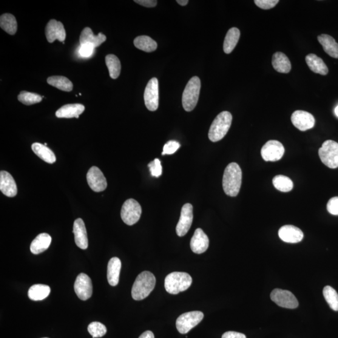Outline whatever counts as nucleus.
I'll use <instances>...</instances> for the list:
<instances>
[{
    "mask_svg": "<svg viewBox=\"0 0 338 338\" xmlns=\"http://www.w3.org/2000/svg\"><path fill=\"white\" fill-rule=\"evenodd\" d=\"M32 149L34 153L42 160L48 164L55 163V155L54 154L52 150L45 146V145L37 143H34L32 144Z\"/></svg>",
    "mask_w": 338,
    "mask_h": 338,
    "instance_id": "obj_29",
    "label": "nucleus"
},
{
    "mask_svg": "<svg viewBox=\"0 0 338 338\" xmlns=\"http://www.w3.org/2000/svg\"><path fill=\"white\" fill-rule=\"evenodd\" d=\"M106 36L102 33H99L98 35H95L93 31L89 27L85 28L79 36V43L81 45L90 44L95 48L100 46L104 42L106 41Z\"/></svg>",
    "mask_w": 338,
    "mask_h": 338,
    "instance_id": "obj_21",
    "label": "nucleus"
},
{
    "mask_svg": "<svg viewBox=\"0 0 338 338\" xmlns=\"http://www.w3.org/2000/svg\"><path fill=\"white\" fill-rule=\"evenodd\" d=\"M242 184V170L235 163L229 164L224 170L223 187L226 195L235 197L240 191Z\"/></svg>",
    "mask_w": 338,
    "mask_h": 338,
    "instance_id": "obj_1",
    "label": "nucleus"
},
{
    "mask_svg": "<svg viewBox=\"0 0 338 338\" xmlns=\"http://www.w3.org/2000/svg\"><path fill=\"white\" fill-rule=\"evenodd\" d=\"M73 234H74L76 245L82 249H87L89 246L86 227L84 221L77 218L73 224Z\"/></svg>",
    "mask_w": 338,
    "mask_h": 338,
    "instance_id": "obj_20",
    "label": "nucleus"
},
{
    "mask_svg": "<svg viewBox=\"0 0 338 338\" xmlns=\"http://www.w3.org/2000/svg\"><path fill=\"white\" fill-rule=\"evenodd\" d=\"M95 48L93 45L90 44L82 45L79 50V54L84 57H89L92 55Z\"/></svg>",
    "mask_w": 338,
    "mask_h": 338,
    "instance_id": "obj_43",
    "label": "nucleus"
},
{
    "mask_svg": "<svg viewBox=\"0 0 338 338\" xmlns=\"http://www.w3.org/2000/svg\"><path fill=\"white\" fill-rule=\"evenodd\" d=\"M272 66L277 72L288 73L291 70V64L288 56L282 52L275 53L272 56Z\"/></svg>",
    "mask_w": 338,
    "mask_h": 338,
    "instance_id": "obj_27",
    "label": "nucleus"
},
{
    "mask_svg": "<svg viewBox=\"0 0 338 338\" xmlns=\"http://www.w3.org/2000/svg\"><path fill=\"white\" fill-rule=\"evenodd\" d=\"M285 152V147L280 142L271 140L264 145L261 149V155L266 162H275L283 157Z\"/></svg>",
    "mask_w": 338,
    "mask_h": 338,
    "instance_id": "obj_10",
    "label": "nucleus"
},
{
    "mask_svg": "<svg viewBox=\"0 0 338 338\" xmlns=\"http://www.w3.org/2000/svg\"><path fill=\"white\" fill-rule=\"evenodd\" d=\"M203 312L195 311L181 315L176 321V327L181 334H187L203 320Z\"/></svg>",
    "mask_w": 338,
    "mask_h": 338,
    "instance_id": "obj_7",
    "label": "nucleus"
},
{
    "mask_svg": "<svg viewBox=\"0 0 338 338\" xmlns=\"http://www.w3.org/2000/svg\"><path fill=\"white\" fill-rule=\"evenodd\" d=\"M306 62L309 69L312 72L322 75H326L328 73V67L326 66L322 58L313 53L309 54L306 56Z\"/></svg>",
    "mask_w": 338,
    "mask_h": 338,
    "instance_id": "obj_25",
    "label": "nucleus"
},
{
    "mask_svg": "<svg viewBox=\"0 0 338 338\" xmlns=\"http://www.w3.org/2000/svg\"><path fill=\"white\" fill-rule=\"evenodd\" d=\"M50 293V288L45 285H33L28 290V295L31 300L42 301L47 298Z\"/></svg>",
    "mask_w": 338,
    "mask_h": 338,
    "instance_id": "obj_30",
    "label": "nucleus"
},
{
    "mask_svg": "<svg viewBox=\"0 0 338 338\" xmlns=\"http://www.w3.org/2000/svg\"><path fill=\"white\" fill-rule=\"evenodd\" d=\"M137 4L144 6V7L152 8L157 5V2L156 0H135Z\"/></svg>",
    "mask_w": 338,
    "mask_h": 338,
    "instance_id": "obj_44",
    "label": "nucleus"
},
{
    "mask_svg": "<svg viewBox=\"0 0 338 338\" xmlns=\"http://www.w3.org/2000/svg\"><path fill=\"white\" fill-rule=\"evenodd\" d=\"M201 81L197 76H194L187 83L183 95V106L187 112L195 109L200 97Z\"/></svg>",
    "mask_w": 338,
    "mask_h": 338,
    "instance_id": "obj_5",
    "label": "nucleus"
},
{
    "mask_svg": "<svg viewBox=\"0 0 338 338\" xmlns=\"http://www.w3.org/2000/svg\"><path fill=\"white\" fill-rule=\"evenodd\" d=\"M121 267V261L118 257H113L109 261L107 266V280L110 286L118 285Z\"/></svg>",
    "mask_w": 338,
    "mask_h": 338,
    "instance_id": "obj_22",
    "label": "nucleus"
},
{
    "mask_svg": "<svg viewBox=\"0 0 338 338\" xmlns=\"http://www.w3.org/2000/svg\"><path fill=\"white\" fill-rule=\"evenodd\" d=\"M192 277L186 272H174L167 275L165 279V289L170 294H177L190 288Z\"/></svg>",
    "mask_w": 338,
    "mask_h": 338,
    "instance_id": "obj_4",
    "label": "nucleus"
},
{
    "mask_svg": "<svg viewBox=\"0 0 338 338\" xmlns=\"http://www.w3.org/2000/svg\"><path fill=\"white\" fill-rule=\"evenodd\" d=\"M133 44L139 50L147 53L152 52L157 49V44L148 36H139L135 38Z\"/></svg>",
    "mask_w": 338,
    "mask_h": 338,
    "instance_id": "obj_32",
    "label": "nucleus"
},
{
    "mask_svg": "<svg viewBox=\"0 0 338 338\" xmlns=\"http://www.w3.org/2000/svg\"><path fill=\"white\" fill-rule=\"evenodd\" d=\"M0 190L3 194L9 197H15L18 192L13 177L10 173L4 170L0 172Z\"/></svg>",
    "mask_w": 338,
    "mask_h": 338,
    "instance_id": "obj_19",
    "label": "nucleus"
},
{
    "mask_svg": "<svg viewBox=\"0 0 338 338\" xmlns=\"http://www.w3.org/2000/svg\"><path fill=\"white\" fill-rule=\"evenodd\" d=\"M148 167L153 177L157 178L162 175L163 167H162L160 160H158V158H155L154 161L150 162Z\"/></svg>",
    "mask_w": 338,
    "mask_h": 338,
    "instance_id": "obj_39",
    "label": "nucleus"
},
{
    "mask_svg": "<svg viewBox=\"0 0 338 338\" xmlns=\"http://www.w3.org/2000/svg\"><path fill=\"white\" fill-rule=\"evenodd\" d=\"M87 180L91 189L94 192H102L107 188L106 178L98 167H91L87 173Z\"/></svg>",
    "mask_w": 338,
    "mask_h": 338,
    "instance_id": "obj_14",
    "label": "nucleus"
},
{
    "mask_svg": "<svg viewBox=\"0 0 338 338\" xmlns=\"http://www.w3.org/2000/svg\"><path fill=\"white\" fill-rule=\"evenodd\" d=\"M271 299L273 302L282 308L295 309L299 303L291 292L281 289H275L271 294Z\"/></svg>",
    "mask_w": 338,
    "mask_h": 338,
    "instance_id": "obj_9",
    "label": "nucleus"
},
{
    "mask_svg": "<svg viewBox=\"0 0 338 338\" xmlns=\"http://www.w3.org/2000/svg\"><path fill=\"white\" fill-rule=\"evenodd\" d=\"M181 145L177 141H170L165 144L163 155H172L180 148Z\"/></svg>",
    "mask_w": 338,
    "mask_h": 338,
    "instance_id": "obj_40",
    "label": "nucleus"
},
{
    "mask_svg": "<svg viewBox=\"0 0 338 338\" xmlns=\"http://www.w3.org/2000/svg\"><path fill=\"white\" fill-rule=\"evenodd\" d=\"M272 183L275 189L283 192H290L293 188V183L285 175H278L274 177Z\"/></svg>",
    "mask_w": 338,
    "mask_h": 338,
    "instance_id": "obj_35",
    "label": "nucleus"
},
{
    "mask_svg": "<svg viewBox=\"0 0 338 338\" xmlns=\"http://www.w3.org/2000/svg\"><path fill=\"white\" fill-rule=\"evenodd\" d=\"M52 243V237L47 233H42L36 237L30 246V251L33 254H39L46 251Z\"/></svg>",
    "mask_w": 338,
    "mask_h": 338,
    "instance_id": "obj_24",
    "label": "nucleus"
},
{
    "mask_svg": "<svg viewBox=\"0 0 338 338\" xmlns=\"http://www.w3.org/2000/svg\"><path fill=\"white\" fill-rule=\"evenodd\" d=\"M255 4L263 10H269L274 8L279 1L278 0H255Z\"/></svg>",
    "mask_w": 338,
    "mask_h": 338,
    "instance_id": "obj_41",
    "label": "nucleus"
},
{
    "mask_svg": "<svg viewBox=\"0 0 338 338\" xmlns=\"http://www.w3.org/2000/svg\"><path fill=\"white\" fill-rule=\"evenodd\" d=\"M232 116L231 113L224 111L218 114L213 121L210 127L208 136L213 143L222 140L228 132L231 126Z\"/></svg>",
    "mask_w": 338,
    "mask_h": 338,
    "instance_id": "obj_3",
    "label": "nucleus"
},
{
    "mask_svg": "<svg viewBox=\"0 0 338 338\" xmlns=\"http://www.w3.org/2000/svg\"><path fill=\"white\" fill-rule=\"evenodd\" d=\"M106 63L109 71L110 77L112 79L117 78L121 72V62L117 56L112 55V54L107 55Z\"/></svg>",
    "mask_w": 338,
    "mask_h": 338,
    "instance_id": "obj_34",
    "label": "nucleus"
},
{
    "mask_svg": "<svg viewBox=\"0 0 338 338\" xmlns=\"http://www.w3.org/2000/svg\"><path fill=\"white\" fill-rule=\"evenodd\" d=\"M319 156L322 163L329 168H337L338 143L331 140L325 141L319 149Z\"/></svg>",
    "mask_w": 338,
    "mask_h": 338,
    "instance_id": "obj_6",
    "label": "nucleus"
},
{
    "mask_svg": "<svg viewBox=\"0 0 338 338\" xmlns=\"http://www.w3.org/2000/svg\"><path fill=\"white\" fill-rule=\"evenodd\" d=\"M142 207L137 201L130 198L125 202L121 210V218L127 225L132 226L140 220Z\"/></svg>",
    "mask_w": 338,
    "mask_h": 338,
    "instance_id": "obj_8",
    "label": "nucleus"
},
{
    "mask_svg": "<svg viewBox=\"0 0 338 338\" xmlns=\"http://www.w3.org/2000/svg\"><path fill=\"white\" fill-rule=\"evenodd\" d=\"M327 210L331 214L338 215V197L329 200L327 204Z\"/></svg>",
    "mask_w": 338,
    "mask_h": 338,
    "instance_id": "obj_42",
    "label": "nucleus"
},
{
    "mask_svg": "<svg viewBox=\"0 0 338 338\" xmlns=\"http://www.w3.org/2000/svg\"><path fill=\"white\" fill-rule=\"evenodd\" d=\"M47 82L52 86L65 92H71L73 90L72 82L63 76H50L47 79Z\"/></svg>",
    "mask_w": 338,
    "mask_h": 338,
    "instance_id": "obj_33",
    "label": "nucleus"
},
{
    "mask_svg": "<svg viewBox=\"0 0 338 338\" xmlns=\"http://www.w3.org/2000/svg\"><path fill=\"white\" fill-rule=\"evenodd\" d=\"M0 27L10 35H15L18 28L15 17L10 13L3 14L0 17Z\"/></svg>",
    "mask_w": 338,
    "mask_h": 338,
    "instance_id": "obj_31",
    "label": "nucleus"
},
{
    "mask_svg": "<svg viewBox=\"0 0 338 338\" xmlns=\"http://www.w3.org/2000/svg\"><path fill=\"white\" fill-rule=\"evenodd\" d=\"M177 2L178 4H180L181 6H186L188 4V0H177Z\"/></svg>",
    "mask_w": 338,
    "mask_h": 338,
    "instance_id": "obj_47",
    "label": "nucleus"
},
{
    "mask_svg": "<svg viewBox=\"0 0 338 338\" xmlns=\"http://www.w3.org/2000/svg\"><path fill=\"white\" fill-rule=\"evenodd\" d=\"M158 82L157 78H152L147 84L144 92V101L147 109L155 111L158 107Z\"/></svg>",
    "mask_w": 338,
    "mask_h": 338,
    "instance_id": "obj_11",
    "label": "nucleus"
},
{
    "mask_svg": "<svg viewBox=\"0 0 338 338\" xmlns=\"http://www.w3.org/2000/svg\"><path fill=\"white\" fill-rule=\"evenodd\" d=\"M88 331L93 338L101 337L107 333V328L103 324L95 322L88 326Z\"/></svg>",
    "mask_w": 338,
    "mask_h": 338,
    "instance_id": "obj_38",
    "label": "nucleus"
},
{
    "mask_svg": "<svg viewBox=\"0 0 338 338\" xmlns=\"http://www.w3.org/2000/svg\"><path fill=\"white\" fill-rule=\"evenodd\" d=\"M222 338H246V336L244 334L237 332L228 331L223 335Z\"/></svg>",
    "mask_w": 338,
    "mask_h": 338,
    "instance_id": "obj_45",
    "label": "nucleus"
},
{
    "mask_svg": "<svg viewBox=\"0 0 338 338\" xmlns=\"http://www.w3.org/2000/svg\"><path fill=\"white\" fill-rule=\"evenodd\" d=\"M317 39L328 55L331 57L338 58V44L332 36L322 34L317 36Z\"/></svg>",
    "mask_w": 338,
    "mask_h": 338,
    "instance_id": "obj_26",
    "label": "nucleus"
},
{
    "mask_svg": "<svg viewBox=\"0 0 338 338\" xmlns=\"http://www.w3.org/2000/svg\"><path fill=\"white\" fill-rule=\"evenodd\" d=\"M241 33L240 30L235 27L231 28L226 34L224 39L223 49L226 54L231 53L234 50L240 39Z\"/></svg>",
    "mask_w": 338,
    "mask_h": 338,
    "instance_id": "obj_28",
    "label": "nucleus"
},
{
    "mask_svg": "<svg viewBox=\"0 0 338 338\" xmlns=\"http://www.w3.org/2000/svg\"><path fill=\"white\" fill-rule=\"evenodd\" d=\"M85 107L79 104H67L62 107L56 112L58 118H71L75 117L78 118L79 115L84 112Z\"/></svg>",
    "mask_w": 338,
    "mask_h": 338,
    "instance_id": "obj_23",
    "label": "nucleus"
},
{
    "mask_svg": "<svg viewBox=\"0 0 338 338\" xmlns=\"http://www.w3.org/2000/svg\"><path fill=\"white\" fill-rule=\"evenodd\" d=\"M74 289L79 299L83 301L89 300L93 292L92 280L89 275L84 273L78 275L74 284Z\"/></svg>",
    "mask_w": 338,
    "mask_h": 338,
    "instance_id": "obj_12",
    "label": "nucleus"
},
{
    "mask_svg": "<svg viewBox=\"0 0 338 338\" xmlns=\"http://www.w3.org/2000/svg\"><path fill=\"white\" fill-rule=\"evenodd\" d=\"M190 245L193 252L198 254H203L209 248V237L203 230L198 228L195 230L194 234L190 241Z\"/></svg>",
    "mask_w": 338,
    "mask_h": 338,
    "instance_id": "obj_17",
    "label": "nucleus"
},
{
    "mask_svg": "<svg viewBox=\"0 0 338 338\" xmlns=\"http://www.w3.org/2000/svg\"><path fill=\"white\" fill-rule=\"evenodd\" d=\"M292 124L301 131H306L313 128L315 118L311 113L303 110H296L291 115Z\"/></svg>",
    "mask_w": 338,
    "mask_h": 338,
    "instance_id": "obj_15",
    "label": "nucleus"
},
{
    "mask_svg": "<svg viewBox=\"0 0 338 338\" xmlns=\"http://www.w3.org/2000/svg\"><path fill=\"white\" fill-rule=\"evenodd\" d=\"M156 280L151 272L144 271L138 275L133 283L132 297L135 301H141L149 296L155 288Z\"/></svg>",
    "mask_w": 338,
    "mask_h": 338,
    "instance_id": "obj_2",
    "label": "nucleus"
},
{
    "mask_svg": "<svg viewBox=\"0 0 338 338\" xmlns=\"http://www.w3.org/2000/svg\"><path fill=\"white\" fill-rule=\"evenodd\" d=\"M193 217L192 204H186L182 208L180 220L176 227V232L178 236L183 237L188 232L192 226Z\"/></svg>",
    "mask_w": 338,
    "mask_h": 338,
    "instance_id": "obj_13",
    "label": "nucleus"
},
{
    "mask_svg": "<svg viewBox=\"0 0 338 338\" xmlns=\"http://www.w3.org/2000/svg\"><path fill=\"white\" fill-rule=\"evenodd\" d=\"M44 338H48V337H44Z\"/></svg>",
    "mask_w": 338,
    "mask_h": 338,
    "instance_id": "obj_49",
    "label": "nucleus"
},
{
    "mask_svg": "<svg viewBox=\"0 0 338 338\" xmlns=\"http://www.w3.org/2000/svg\"><path fill=\"white\" fill-rule=\"evenodd\" d=\"M323 296L329 307L335 311H338V294L332 287L327 286L323 289Z\"/></svg>",
    "mask_w": 338,
    "mask_h": 338,
    "instance_id": "obj_36",
    "label": "nucleus"
},
{
    "mask_svg": "<svg viewBox=\"0 0 338 338\" xmlns=\"http://www.w3.org/2000/svg\"><path fill=\"white\" fill-rule=\"evenodd\" d=\"M279 237L287 243H297L303 240L304 234L301 230L292 225H286L281 227Z\"/></svg>",
    "mask_w": 338,
    "mask_h": 338,
    "instance_id": "obj_18",
    "label": "nucleus"
},
{
    "mask_svg": "<svg viewBox=\"0 0 338 338\" xmlns=\"http://www.w3.org/2000/svg\"><path fill=\"white\" fill-rule=\"evenodd\" d=\"M18 99L22 104L27 105V106H31V105L41 102L42 101V96L35 93L23 91L18 96Z\"/></svg>",
    "mask_w": 338,
    "mask_h": 338,
    "instance_id": "obj_37",
    "label": "nucleus"
},
{
    "mask_svg": "<svg viewBox=\"0 0 338 338\" xmlns=\"http://www.w3.org/2000/svg\"><path fill=\"white\" fill-rule=\"evenodd\" d=\"M45 35H46L47 41L49 43H53L56 39H58L61 42H64L66 37V32H65L64 25L61 22L56 21L55 19H51L48 23L46 28H45Z\"/></svg>",
    "mask_w": 338,
    "mask_h": 338,
    "instance_id": "obj_16",
    "label": "nucleus"
},
{
    "mask_svg": "<svg viewBox=\"0 0 338 338\" xmlns=\"http://www.w3.org/2000/svg\"><path fill=\"white\" fill-rule=\"evenodd\" d=\"M335 115L338 117V106L336 107V109L334 110Z\"/></svg>",
    "mask_w": 338,
    "mask_h": 338,
    "instance_id": "obj_48",
    "label": "nucleus"
},
{
    "mask_svg": "<svg viewBox=\"0 0 338 338\" xmlns=\"http://www.w3.org/2000/svg\"><path fill=\"white\" fill-rule=\"evenodd\" d=\"M139 338H155V337L152 331H147L142 334Z\"/></svg>",
    "mask_w": 338,
    "mask_h": 338,
    "instance_id": "obj_46",
    "label": "nucleus"
}]
</instances>
